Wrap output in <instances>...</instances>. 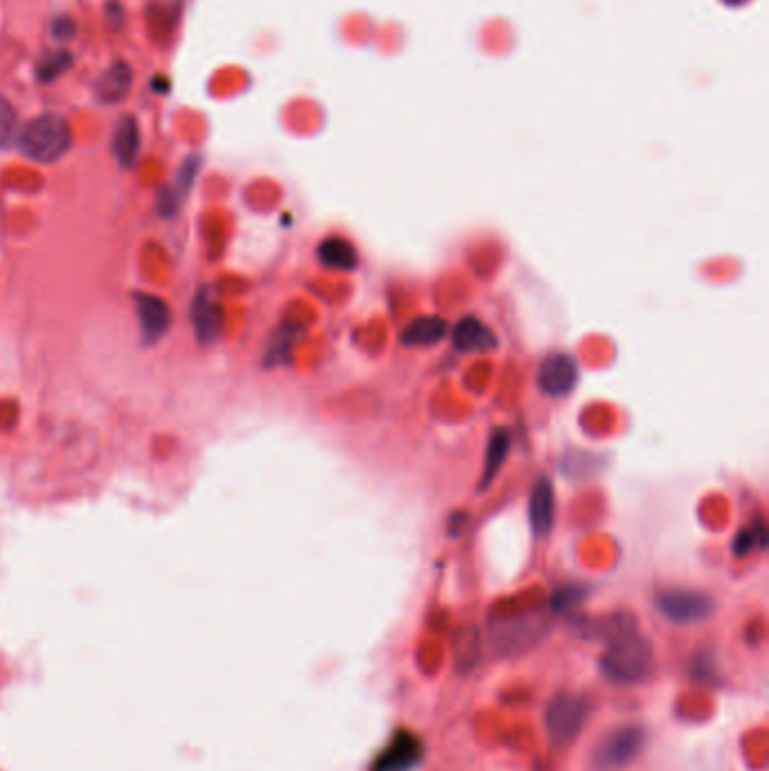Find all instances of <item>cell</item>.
I'll return each mask as SVG.
<instances>
[{
    "instance_id": "3957f363",
    "label": "cell",
    "mask_w": 769,
    "mask_h": 771,
    "mask_svg": "<svg viewBox=\"0 0 769 771\" xmlns=\"http://www.w3.org/2000/svg\"><path fill=\"white\" fill-rule=\"evenodd\" d=\"M548 632V614L544 609L519 611L510 616H494L490 620V638L501 654H517L530 650Z\"/></svg>"
},
{
    "instance_id": "44dd1931",
    "label": "cell",
    "mask_w": 769,
    "mask_h": 771,
    "mask_svg": "<svg viewBox=\"0 0 769 771\" xmlns=\"http://www.w3.org/2000/svg\"><path fill=\"white\" fill-rule=\"evenodd\" d=\"M181 0H154L152 5V25L158 30L170 32L172 25L179 21Z\"/></svg>"
},
{
    "instance_id": "484cf974",
    "label": "cell",
    "mask_w": 769,
    "mask_h": 771,
    "mask_svg": "<svg viewBox=\"0 0 769 771\" xmlns=\"http://www.w3.org/2000/svg\"><path fill=\"white\" fill-rule=\"evenodd\" d=\"M724 3H733V5H738V3H742V0H724Z\"/></svg>"
},
{
    "instance_id": "ba28073f",
    "label": "cell",
    "mask_w": 769,
    "mask_h": 771,
    "mask_svg": "<svg viewBox=\"0 0 769 771\" xmlns=\"http://www.w3.org/2000/svg\"><path fill=\"white\" fill-rule=\"evenodd\" d=\"M190 318H192L194 336H197V341L201 345H212L219 336H222V325H224L222 305H219L215 291L210 287H201L197 291V296H194L190 307Z\"/></svg>"
},
{
    "instance_id": "ac0fdd59",
    "label": "cell",
    "mask_w": 769,
    "mask_h": 771,
    "mask_svg": "<svg viewBox=\"0 0 769 771\" xmlns=\"http://www.w3.org/2000/svg\"><path fill=\"white\" fill-rule=\"evenodd\" d=\"M303 336V327L296 323H285L278 327L276 334L271 336V343L267 348V366H278V363H287L291 357V348H294L296 341Z\"/></svg>"
},
{
    "instance_id": "cb8c5ba5",
    "label": "cell",
    "mask_w": 769,
    "mask_h": 771,
    "mask_svg": "<svg viewBox=\"0 0 769 771\" xmlns=\"http://www.w3.org/2000/svg\"><path fill=\"white\" fill-rule=\"evenodd\" d=\"M197 172H199V158H188V161L183 163L181 167V174H179V185H176V194L183 199L185 194H188V190L192 188L194 179H197Z\"/></svg>"
},
{
    "instance_id": "d4e9b609",
    "label": "cell",
    "mask_w": 769,
    "mask_h": 771,
    "mask_svg": "<svg viewBox=\"0 0 769 771\" xmlns=\"http://www.w3.org/2000/svg\"><path fill=\"white\" fill-rule=\"evenodd\" d=\"M50 32L57 41H70L75 37V21L68 19V16H57V19L52 21Z\"/></svg>"
},
{
    "instance_id": "5bb4252c",
    "label": "cell",
    "mask_w": 769,
    "mask_h": 771,
    "mask_svg": "<svg viewBox=\"0 0 769 771\" xmlns=\"http://www.w3.org/2000/svg\"><path fill=\"white\" fill-rule=\"evenodd\" d=\"M447 332L449 327L445 323V318L424 316L404 327L402 343L409 345V348H427V345H436L443 341Z\"/></svg>"
},
{
    "instance_id": "7402d4cb",
    "label": "cell",
    "mask_w": 769,
    "mask_h": 771,
    "mask_svg": "<svg viewBox=\"0 0 769 771\" xmlns=\"http://www.w3.org/2000/svg\"><path fill=\"white\" fill-rule=\"evenodd\" d=\"M765 544H767L765 526L758 521L756 526L742 530V533L736 537V542H733V553L742 557L754 551V548H763Z\"/></svg>"
},
{
    "instance_id": "e0dca14e",
    "label": "cell",
    "mask_w": 769,
    "mask_h": 771,
    "mask_svg": "<svg viewBox=\"0 0 769 771\" xmlns=\"http://www.w3.org/2000/svg\"><path fill=\"white\" fill-rule=\"evenodd\" d=\"M113 156L118 158L122 167H131L140 152V129L134 118H122L113 134Z\"/></svg>"
},
{
    "instance_id": "277c9868",
    "label": "cell",
    "mask_w": 769,
    "mask_h": 771,
    "mask_svg": "<svg viewBox=\"0 0 769 771\" xmlns=\"http://www.w3.org/2000/svg\"><path fill=\"white\" fill-rule=\"evenodd\" d=\"M589 715V704L582 695L558 693L546 706V735L555 749H567L580 738Z\"/></svg>"
},
{
    "instance_id": "52a82bcc",
    "label": "cell",
    "mask_w": 769,
    "mask_h": 771,
    "mask_svg": "<svg viewBox=\"0 0 769 771\" xmlns=\"http://www.w3.org/2000/svg\"><path fill=\"white\" fill-rule=\"evenodd\" d=\"M578 361L567 352H553L537 370L539 391L548 397L569 395L578 384Z\"/></svg>"
},
{
    "instance_id": "5b68a950",
    "label": "cell",
    "mask_w": 769,
    "mask_h": 771,
    "mask_svg": "<svg viewBox=\"0 0 769 771\" xmlns=\"http://www.w3.org/2000/svg\"><path fill=\"white\" fill-rule=\"evenodd\" d=\"M648 742V733L641 724H623L609 731L594 753V767L598 771L623 769L641 756Z\"/></svg>"
},
{
    "instance_id": "9a60e30c",
    "label": "cell",
    "mask_w": 769,
    "mask_h": 771,
    "mask_svg": "<svg viewBox=\"0 0 769 771\" xmlns=\"http://www.w3.org/2000/svg\"><path fill=\"white\" fill-rule=\"evenodd\" d=\"M510 445H512V433L508 429L501 427L492 433V438L488 442V451H485V463H483V472H481L479 492L488 490L494 478H497V474L501 472V467L508 458Z\"/></svg>"
},
{
    "instance_id": "7c38bea8",
    "label": "cell",
    "mask_w": 769,
    "mask_h": 771,
    "mask_svg": "<svg viewBox=\"0 0 769 771\" xmlns=\"http://www.w3.org/2000/svg\"><path fill=\"white\" fill-rule=\"evenodd\" d=\"M454 348L458 352H492L499 345V339L492 334V330L485 323H481L479 318L467 316L461 323L454 327Z\"/></svg>"
},
{
    "instance_id": "7a4b0ae2",
    "label": "cell",
    "mask_w": 769,
    "mask_h": 771,
    "mask_svg": "<svg viewBox=\"0 0 769 771\" xmlns=\"http://www.w3.org/2000/svg\"><path fill=\"white\" fill-rule=\"evenodd\" d=\"M16 138H19V149L23 156L37 163H57L73 145L70 124L57 113H46L30 120Z\"/></svg>"
},
{
    "instance_id": "9c48e42d",
    "label": "cell",
    "mask_w": 769,
    "mask_h": 771,
    "mask_svg": "<svg viewBox=\"0 0 769 771\" xmlns=\"http://www.w3.org/2000/svg\"><path fill=\"white\" fill-rule=\"evenodd\" d=\"M424 747L418 735L411 731H397L388 747L379 753L370 771H411L422 760Z\"/></svg>"
},
{
    "instance_id": "603a6c76",
    "label": "cell",
    "mask_w": 769,
    "mask_h": 771,
    "mask_svg": "<svg viewBox=\"0 0 769 771\" xmlns=\"http://www.w3.org/2000/svg\"><path fill=\"white\" fill-rule=\"evenodd\" d=\"M585 596H587L585 587H578V584H567V587H562L553 593L551 609L553 611H567L573 605H580V602L585 600Z\"/></svg>"
},
{
    "instance_id": "30bf717a",
    "label": "cell",
    "mask_w": 769,
    "mask_h": 771,
    "mask_svg": "<svg viewBox=\"0 0 769 771\" xmlns=\"http://www.w3.org/2000/svg\"><path fill=\"white\" fill-rule=\"evenodd\" d=\"M136 316L145 345L158 343L172 327V309L156 294H136Z\"/></svg>"
},
{
    "instance_id": "6da1fadb",
    "label": "cell",
    "mask_w": 769,
    "mask_h": 771,
    "mask_svg": "<svg viewBox=\"0 0 769 771\" xmlns=\"http://www.w3.org/2000/svg\"><path fill=\"white\" fill-rule=\"evenodd\" d=\"M598 670L614 686H639L654 672V648L645 638L636 620L607 638V648L600 654Z\"/></svg>"
},
{
    "instance_id": "2e32d148",
    "label": "cell",
    "mask_w": 769,
    "mask_h": 771,
    "mask_svg": "<svg viewBox=\"0 0 769 771\" xmlns=\"http://www.w3.org/2000/svg\"><path fill=\"white\" fill-rule=\"evenodd\" d=\"M318 260H321V264L327 269L352 271L357 269L359 255H357V248L352 246L348 239L327 237L325 242L318 246Z\"/></svg>"
},
{
    "instance_id": "8fae6325",
    "label": "cell",
    "mask_w": 769,
    "mask_h": 771,
    "mask_svg": "<svg viewBox=\"0 0 769 771\" xmlns=\"http://www.w3.org/2000/svg\"><path fill=\"white\" fill-rule=\"evenodd\" d=\"M528 521L535 537H546L555 524V492L546 476L537 478L528 501Z\"/></svg>"
},
{
    "instance_id": "ffe728a7",
    "label": "cell",
    "mask_w": 769,
    "mask_h": 771,
    "mask_svg": "<svg viewBox=\"0 0 769 771\" xmlns=\"http://www.w3.org/2000/svg\"><path fill=\"white\" fill-rule=\"evenodd\" d=\"M16 136H19V118H16L12 102L0 95V149L10 147Z\"/></svg>"
},
{
    "instance_id": "8992f818",
    "label": "cell",
    "mask_w": 769,
    "mask_h": 771,
    "mask_svg": "<svg viewBox=\"0 0 769 771\" xmlns=\"http://www.w3.org/2000/svg\"><path fill=\"white\" fill-rule=\"evenodd\" d=\"M659 614L675 625H695L704 623L706 618L713 616L715 602L711 596H706L702 591L691 589H668L661 591L657 600Z\"/></svg>"
},
{
    "instance_id": "4fadbf2b",
    "label": "cell",
    "mask_w": 769,
    "mask_h": 771,
    "mask_svg": "<svg viewBox=\"0 0 769 771\" xmlns=\"http://www.w3.org/2000/svg\"><path fill=\"white\" fill-rule=\"evenodd\" d=\"M131 84H134V73H131V66L125 64V61H116L111 68H106V73L97 79V97L104 104H116L122 102L131 91Z\"/></svg>"
},
{
    "instance_id": "d6986e66",
    "label": "cell",
    "mask_w": 769,
    "mask_h": 771,
    "mask_svg": "<svg viewBox=\"0 0 769 771\" xmlns=\"http://www.w3.org/2000/svg\"><path fill=\"white\" fill-rule=\"evenodd\" d=\"M70 66H73V57L66 50H50L37 61V79L43 84H50L64 75Z\"/></svg>"
}]
</instances>
